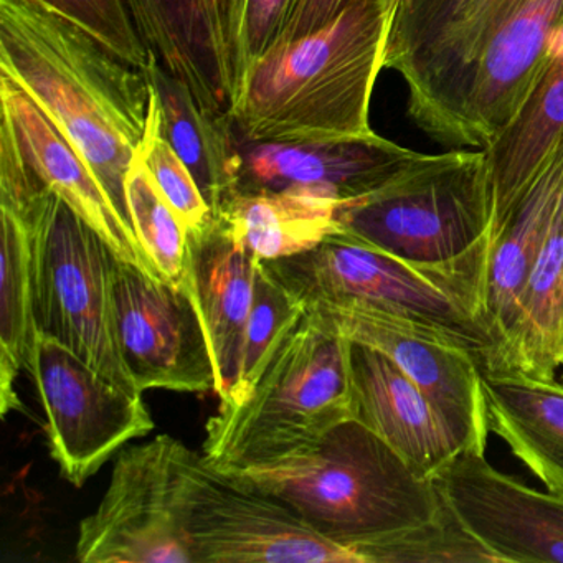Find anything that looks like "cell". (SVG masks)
I'll return each mask as SVG.
<instances>
[{
	"label": "cell",
	"mask_w": 563,
	"mask_h": 563,
	"mask_svg": "<svg viewBox=\"0 0 563 563\" xmlns=\"http://www.w3.org/2000/svg\"><path fill=\"white\" fill-rule=\"evenodd\" d=\"M563 31V0H400L385 68L408 117L451 150H489L512 124Z\"/></svg>",
	"instance_id": "obj_1"
},
{
	"label": "cell",
	"mask_w": 563,
	"mask_h": 563,
	"mask_svg": "<svg viewBox=\"0 0 563 563\" xmlns=\"http://www.w3.org/2000/svg\"><path fill=\"white\" fill-rule=\"evenodd\" d=\"M0 75L57 124L131 223L124 180L146 134V71L42 0H0Z\"/></svg>",
	"instance_id": "obj_2"
},
{
	"label": "cell",
	"mask_w": 563,
	"mask_h": 563,
	"mask_svg": "<svg viewBox=\"0 0 563 563\" xmlns=\"http://www.w3.org/2000/svg\"><path fill=\"white\" fill-rule=\"evenodd\" d=\"M400 0H349L324 27L278 42L243 77L232 118L243 143L365 140Z\"/></svg>",
	"instance_id": "obj_3"
},
{
	"label": "cell",
	"mask_w": 563,
	"mask_h": 563,
	"mask_svg": "<svg viewBox=\"0 0 563 563\" xmlns=\"http://www.w3.org/2000/svg\"><path fill=\"white\" fill-rule=\"evenodd\" d=\"M227 476L278 497L362 563L372 547L434 519L444 500L437 479L415 473L357 420L339 424L308 453Z\"/></svg>",
	"instance_id": "obj_4"
},
{
	"label": "cell",
	"mask_w": 563,
	"mask_h": 563,
	"mask_svg": "<svg viewBox=\"0 0 563 563\" xmlns=\"http://www.w3.org/2000/svg\"><path fill=\"white\" fill-rule=\"evenodd\" d=\"M354 420L351 341L306 308L279 339L245 397L209 418L203 463L219 473L268 466L311 451Z\"/></svg>",
	"instance_id": "obj_5"
},
{
	"label": "cell",
	"mask_w": 563,
	"mask_h": 563,
	"mask_svg": "<svg viewBox=\"0 0 563 563\" xmlns=\"http://www.w3.org/2000/svg\"><path fill=\"white\" fill-rule=\"evenodd\" d=\"M493 242L450 262L415 263L339 230L309 252L262 262L305 308L364 302L408 316L473 344L484 367L493 351L484 306Z\"/></svg>",
	"instance_id": "obj_6"
},
{
	"label": "cell",
	"mask_w": 563,
	"mask_h": 563,
	"mask_svg": "<svg viewBox=\"0 0 563 563\" xmlns=\"http://www.w3.org/2000/svg\"><path fill=\"white\" fill-rule=\"evenodd\" d=\"M496 192L486 150L418 153L388 183L344 203L342 230L415 263H443L494 236Z\"/></svg>",
	"instance_id": "obj_7"
},
{
	"label": "cell",
	"mask_w": 563,
	"mask_h": 563,
	"mask_svg": "<svg viewBox=\"0 0 563 563\" xmlns=\"http://www.w3.org/2000/svg\"><path fill=\"white\" fill-rule=\"evenodd\" d=\"M34 250L41 334L67 345L120 387L141 394L118 342L110 246L51 190L35 219Z\"/></svg>",
	"instance_id": "obj_8"
},
{
	"label": "cell",
	"mask_w": 563,
	"mask_h": 563,
	"mask_svg": "<svg viewBox=\"0 0 563 563\" xmlns=\"http://www.w3.org/2000/svg\"><path fill=\"white\" fill-rule=\"evenodd\" d=\"M196 451L170 434L121 450L97 510L78 527L84 563H196L187 470Z\"/></svg>",
	"instance_id": "obj_9"
},
{
	"label": "cell",
	"mask_w": 563,
	"mask_h": 563,
	"mask_svg": "<svg viewBox=\"0 0 563 563\" xmlns=\"http://www.w3.org/2000/svg\"><path fill=\"white\" fill-rule=\"evenodd\" d=\"M29 374L47 418L52 460L75 487L156 427L143 394L103 377L51 335H38Z\"/></svg>",
	"instance_id": "obj_10"
},
{
	"label": "cell",
	"mask_w": 563,
	"mask_h": 563,
	"mask_svg": "<svg viewBox=\"0 0 563 563\" xmlns=\"http://www.w3.org/2000/svg\"><path fill=\"white\" fill-rule=\"evenodd\" d=\"M187 530L196 563H362L278 497L236 483L194 453Z\"/></svg>",
	"instance_id": "obj_11"
},
{
	"label": "cell",
	"mask_w": 563,
	"mask_h": 563,
	"mask_svg": "<svg viewBox=\"0 0 563 563\" xmlns=\"http://www.w3.org/2000/svg\"><path fill=\"white\" fill-rule=\"evenodd\" d=\"M339 334L368 345L407 374L453 424L466 451L486 454L489 427L483 355L470 342L427 322L364 302L309 306Z\"/></svg>",
	"instance_id": "obj_12"
},
{
	"label": "cell",
	"mask_w": 563,
	"mask_h": 563,
	"mask_svg": "<svg viewBox=\"0 0 563 563\" xmlns=\"http://www.w3.org/2000/svg\"><path fill=\"white\" fill-rule=\"evenodd\" d=\"M118 342L136 390H217L212 349L187 286L177 288L114 256Z\"/></svg>",
	"instance_id": "obj_13"
},
{
	"label": "cell",
	"mask_w": 563,
	"mask_h": 563,
	"mask_svg": "<svg viewBox=\"0 0 563 563\" xmlns=\"http://www.w3.org/2000/svg\"><path fill=\"white\" fill-rule=\"evenodd\" d=\"M151 55L203 111L232 114L245 0H124Z\"/></svg>",
	"instance_id": "obj_14"
},
{
	"label": "cell",
	"mask_w": 563,
	"mask_h": 563,
	"mask_svg": "<svg viewBox=\"0 0 563 563\" xmlns=\"http://www.w3.org/2000/svg\"><path fill=\"white\" fill-rule=\"evenodd\" d=\"M437 483L461 523L499 562L563 563V497L526 486L471 451Z\"/></svg>",
	"instance_id": "obj_15"
},
{
	"label": "cell",
	"mask_w": 563,
	"mask_h": 563,
	"mask_svg": "<svg viewBox=\"0 0 563 563\" xmlns=\"http://www.w3.org/2000/svg\"><path fill=\"white\" fill-rule=\"evenodd\" d=\"M354 420L387 443L415 473L437 479L466 451L428 395L382 352L351 341Z\"/></svg>",
	"instance_id": "obj_16"
},
{
	"label": "cell",
	"mask_w": 563,
	"mask_h": 563,
	"mask_svg": "<svg viewBox=\"0 0 563 563\" xmlns=\"http://www.w3.org/2000/svg\"><path fill=\"white\" fill-rule=\"evenodd\" d=\"M0 114L9 121L32 169L124 262L159 276L133 225L118 212L93 170L57 124L18 84L0 75ZM161 278V276H159Z\"/></svg>",
	"instance_id": "obj_17"
},
{
	"label": "cell",
	"mask_w": 563,
	"mask_h": 563,
	"mask_svg": "<svg viewBox=\"0 0 563 563\" xmlns=\"http://www.w3.org/2000/svg\"><path fill=\"white\" fill-rule=\"evenodd\" d=\"M240 153L239 192L308 187L344 203L380 189L418 154L378 134L331 144L240 141Z\"/></svg>",
	"instance_id": "obj_18"
},
{
	"label": "cell",
	"mask_w": 563,
	"mask_h": 563,
	"mask_svg": "<svg viewBox=\"0 0 563 563\" xmlns=\"http://www.w3.org/2000/svg\"><path fill=\"white\" fill-rule=\"evenodd\" d=\"M186 286L212 349L220 400L239 380L246 322L255 292L256 256L222 217L187 233Z\"/></svg>",
	"instance_id": "obj_19"
},
{
	"label": "cell",
	"mask_w": 563,
	"mask_h": 563,
	"mask_svg": "<svg viewBox=\"0 0 563 563\" xmlns=\"http://www.w3.org/2000/svg\"><path fill=\"white\" fill-rule=\"evenodd\" d=\"M563 187V137L494 235L487 265L486 322L493 351L483 371H489L509 341L519 319L520 296L545 235Z\"/></svg>",
	"instance_id": "obj_20"
},
{
	"label": "cell",
	"mask_w": 563,
	"mask_h": 563,
	"mask_svg": "<svg viewBox=\"0 0 563 563\" xmlns=\"http://www.w3.org/2000/svg\"><path fill=\"white\" fill-rule=\"evenodd\" d=\"M563 367V187L520 296L519 319L490 374L552 380Z\"/></svg>",
	"instance_id": "obj_21"
},
{
	"label": "cell",
	"mask_w": 563,
	"mask_h": 563,
	"mask_svg": "<svg viewBox=\"0 0 563 563\" xmlns=\"http://www.w3.org/2000/svg\"><path fill=\"white\" fill-rule=\"evenodd\" d=\"M51 189L24 209L2 210V282H0V413H27L15 391L22 368L31 371L37 347L35 301V219Z\"/></svg>",
	"instance_id": "obj_22"
},
{
	"label": "cell",
	"mask_w": 563,
	"mask_h": 563,
	"mask_svg": "<svg viewBox=\"0 0 563 563\" xmlns=\"http://www.w3.org/2000/svg\"><path fill=\"white\" fill-rule=\"evenodd\" d=\"M144 71L159 95L164 134L189 166L217 216L240 186L242 153L232 114L203 111L156 58Z\"/></svg>",
	"instance_id": "obj_23"
},
{
	"label": "cell",
	"mask_w": 563,
	"mask_h": 563,
	"mask_svg": "<svg viewBox=\"0 0 563 563\" xmlns=\"http://www.w3.org/2000/svg\"><path fill=\"white\" fill-rule=\"evenodd\" d=\"M563 137V31L545 70L503 136L487 151L496 192L494 235L522 199Z\"/></svg>",
	"instance_id": "obj_24"
},
{
	"label": "cell",
	"mask_w": 563,
	"mask_h": 563,
	"mask_svg": "<svg viewBox=\"0 0 563 563\" xmlns=\"http://www.w3.org/2000/svg\"><path fill=\"white\" fill-rule=\"evenodd\" d=\"M344 202L308 187L239 192L217 216L260 260L286 258L316 249L342 230L339 222Z\"/></svg>",
	"instance_id": "obj_25"
},
{
	"label": "cell",
	"mask_w": 563,
	"mask_h": 563,
	"mask_svg": "<svg viewBox=\"0 0 563 563\" xmlns=\"http://www.w3.org/2000/svg\"><path fill=\"white\" fill-rule=\"evenodd\" d=\"M124 192L134 232L154 269L170 285L184 288L189 235L161 192L140 150L128 170Z\"/></svg>",
	"instance_id": "obj_26"
},
{
	"label": "cell",
	"mask_w": 563,
	"mask_h": 563,
	"mask_svg": "<svg viewBox=\"0 0 563 563\" xmlns=\"http://www.w3.org/2000/svg\"><path fill=\"white\" fill-rule=\"evenodd\" d=\"M305 311V306L269 273L262 260L256 258L255 292L246 322L239 380L229 397L220 401L240 400L249 394L279 339Z\"/></svg>",
	"instance_id": "obj_27"
},
{
	"label": "cell",
	"mask_w": 563,
	"mask_h": 563,
	"mask_svg": "<svg viewBox=\"0 0 563 563\" xmlns=\"http://www.w3.org/2000/svg\"><path fill=\"white\" fill-rule=\"evenodd\" d=\"M364 560L365 563L499 562L461 523L446 499L430 522L377 543L364 553Z\"/></svg>",
	"instance_id": "obj_28"
},
{
	"label": "cell",
	"mask_w": 563,
	"mask_h": 563,
	"mask_svg": "<svg viewBox=\"0 0 563 563\" xmlns=\"http://www.w3.org/2000/svg\"><path fill=\"white\" fill-rule=\"evenodd\" d=\"M140 151L161 192L186 227L187 233L202 230L213 219L212 209L189 166L164 134L159 95L154 87L151 88L150 117Z\"/></svg>",
	"instance_id": "obj_29"
},
{
	"label": "cell",
	"mask_w": 563,
	"mask_h": 563,
	"mask_svg": "<svg viewBox=\"0 0 563 563\" xmlns=\"http://www.w3.org/2000/svg\"><path fill=\"white\" fill-rule=\"evenodd\" d=\"M140 70L154 62L124 0H42Z\"/></svg>",
	"instance_id": "obj_30"
},
{
	"label": "cell",
	"mask_w": 563,
	"mask_h": 563,
	"mask_svg": "<svg viewBox=\"0 0 563 563\" xmlns=\"http://www.w3.org/2000/svg\"><path fill=\"white\" fill-rule=\"evenodd\" d=\"M296 4L298 0H245L240 27L242 80L250 65L279 41Z\"/></svg>",
	"instance_id": "obj_31"
},
{
	"label": "cell",
	"mask_w": 563,
	"mask_h": 563,
	"mask_svg": "<svg viewBox=\"0 0 563 563\" xmlns=\"http://www.w3.org/2000/svg\"><path fill=\"white\" fill-rule=\"evenodd\" d=\"M347 4L349 0H298L278 42L295 41L324 27Z\"/></svg>",
	"instance_id": "obj_32"
},
{
	"label": "cell",
	"mask_w": 563,
	"mask_h": 563,
	"mask_svg": "<svg viewBox=\"0 0 563 563\" xmlns=\"http://www.w3.org/2000/svg\"><path fill=\"white\" fill-rule=\"evenodd\" d=\"M562 384H563V375H562Z\"/></svg>",
	"instance_id": "obj_33"
}]
</instances>
